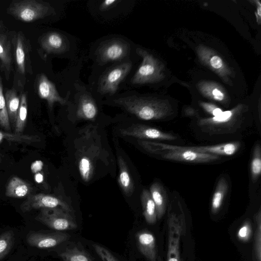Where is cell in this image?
Masks as SVG:
<instances>
[{
    "label": "cell",
    "instance_id": "obj_1",
    "mask_svg": "<svg viewBox=\"0 0 261 261\" xmlns=\"http://www.w3.org/2000/svg\"><path fill=\"white\" fill-rule=\"evenodd\" d=\"M138 142L146 151L169 161L205 163L215 162L220 159L218 155L194 151L187 146L170 145L144 140H139Z\"/></svg>",
    "mask_w": 261,
    "mask_h": 261
},
{
    "label": "cell",
    "instance_id": "obj_2",
    "mask_svg": "<svg viewBox=\"0 0 261 261\" xmlns=\"http://www.w3.org/2000/svg\"><path fill=\"white\" fill-rule=\"evenodd\" d=\"M114 102L144 120L163 119L169 113L168 107L165 103L146 97L132 95L115 99Z\"/></svg>",
    "mask_w": 261,
    "mask_h": 261
},
{
    "label": "cell",
    "instance_id": "obj_3",
    "mask_svg": "<svg viewBox=\"0 0 261 261\" xmlns=\"http://www.w3.org/2000/svg\"><path fill=\"white\" fill-rule=\"evenodd\" d=\"M241 108L223 111L217 116L201 118L198 125L204 133L211 135L233 133L240 128Z\"/></svg>",
    "mask_w": 261,
    "mask_h": 261
},
{
    "label": "cell",
    "instance_id": "obj_4",
    "mask_svg": "<svg viewBox=\"0 0 261 261\" xmlns=\"http://www.w3.org/2000/svg\"><path fill=\"white\" fill-rule=\"evenodd\" d=\"M8 13L21 21L30 22L45 17L53 13L48 3L36 0L13 2L8 8Z\"/></svg>",
    "mask_w": 261,
    "mask_h": 261
},
{
    "label": "cell",
    "instance_id": "obj_5",
    "mask_svg": "<svg viewBox=\"0 0 261 261\" xmlns=\"http://www.w3.org/2000/svg\"><path fill=\"white\" fill-rule=\"evenodd\" d=\"M35 219L58 231L75 229L77 226L70 213L60 207L41 209Z\"/></svg>",
    "mask_w": 261,
    "mask_h": 261
},
{
    "label": "cell",
    "instance_id": "obj_6",
    "mask_svg": "<svg viewBox=\"0 0 261 261\" xmlns=\"http://www.w3.org/2000/svg\"><path fill=\"white\" fill-rule=\"evenodd\" d=\"M131 62H123L108 70L99 79L98 91L102 94L114 95L120 84L130 72Z\"/></svg>",
    "mask_w": 261,
    "mask_h": 261
},
{
    "label": "cell",
    "instance_id": "obj_7",
    "mask_svg": "<svg viewBox=\"0 0 261 261\" xmlns=\"http://www.w3.org/2000/svg\"><path fill=\"white\" fill-rule=\"evenodd\" d=\"M129 44L121 38H113L102 42L96 51L100 63L117 61L127 56L130 53Z\"/></svg>",
    "mask_w": 261,
    "mask_h": 261
},
{
    "label": "cell",
    "instance_id": "obj_8",
    "mask_svg": "<svg viewBox=\"0 0 261 261\" xmlns=\"http://www.w3.org/2000/svg\"><path fill=\"white\" fill-rule=\"evenodd\" d=\"M138 55L142 58V62L131 79L134 85H140L156 81L160 77V67L156 60L146 50L138 48Z\"/></svg>",
    "mask_w": 261,
    "mask_h": 261
},
{
    "label": "cell",
    "instance_id": "obj_9",
    "mask_svg": "<svg viewBox=\"0 0 261 261\" xmlns=\"http://www.w3.org/2000/svg\"><path fill=\"white\" fill-rule=\"evenodd\" d=\"M57 207L70 213L72 211L69 205L61 199L42 193L30 194L20 205V209L24 213L34 210Z\"/></svg>",
    "mask_w": 261,
    "mask_h": 261
},
{
    "label": "cell",
    "instance_id": "obj_10",
    "mask_svg": "<svg viewBox=\"0 0 261 261\" xmlns=\"http://www.w3.org/2000/svg\"><path fill=\"white\" fill-rule=\"evenodd\" d=\"M120 132L124 136L134 137L140 140L171 141L177 138L176 136L171 133L141 124H133L120 129Z\"/></svg>",
    "mask_w": 261,
    "mask_h": 261
},
{
    "label": "cell",
    "instance_id": "obj_11",
    "mask_svg": "<svg viewBox=\"0 0 261 261\" xmlns=\"http://www.w3.org/2000/svg\"><path fill=\"white\" fill-rule=\"evenodd\" d=\"M70 237L68 234L61 232L45 233L30 231L27 236L26 240L31 246L38 248H48L60 244Z\"/></svg>",
    "mask_w": 261,
    "mask_h": 261
},
{
    "label": "cell",
    "instance_id": "obj_12",
    "mask_svg": "<svg viewBox=\"0 0 261 261\" xmlns=\"http://www.w3.org/2000/svg\"><path fill=\"white\" fill-rule=\"evenodd\" d=\"M37 91L39 97L47 101L50 109L56 102L62 105L66 103V99L60 95L55 85L44 74H40L38 79Z\"/></svg>",
    "mask_w": 261,
    "mask_h": 261
},
{
    "label": "cell",
    "instance_id": "obj_13",
    "mask_svg": "<svg viewBox=\"0 0 261 261\" xmlns=\"http://www.w3.org/2000/svg\"><path fill=\"white\" fill-rule=\"evenodd\" d=\"M41 47L48 54H61L67 49V40L59 33L49 32L44 35L40 41Z\"/></svg>",
    "mask_w": 261,
    "mask_h": 261
},
{
    "label": "cell",
    "instance_id": "obj_14",
    "mask_svg": "<svg viewBox=\"0 0 261 261\" xmlns=\"http://www.w3.org/2000/svg\"><path fill=\"white\" fill-rule=\"evenodd\" d=\"M239 142H229L215 145L191 146L190 149L198 152L210 153L217 155H232L239 150Z\"/></svg>",
    "mask_w": 261,
    "mask_h": 261
},
{
    "label": "cell",
    "instance_id": "obj_15",
    "mask_svg": "<svg viewBox=\"0 0 261 261\" xmlns=\"http://www.w3.org/2000/svg\"><path fill=\"white\" fill-rule=\"evenodd\" d=\"M136 238L140 252L150 261H155V241L153 234L145 231H140L137 233Z\"/></svg>",
    "mask_w": 261,
    "mask_h": 261
},
{
    "label": "cell",
    "instance_id": "obj_16",
    "mask_svg": "<svg viewBox=\"0 0 261 261\" xmlns=\"http://www.w3.org/2000/svg\"><path fill=\"white\" fill-rule=\"evenodd\" d=\"M97 112V107L93 98L87 94L82 95L78 102L77 117L81 119L93 120Z\"/></svg>",
    "mask_w": 261,
    "mask_h": 261
},
{
    "label": "cell",
    "instance_id": "obj_17",
    "mask_svg": "<svg viewBox=\"0 0 261 261\" xmlns=\"http://www.w3.org/2000/svg\"><path fill=\"white\" fill-rule=\"evenodd\" d=\"M32 191L31 185L17 176L12 177L9 181L5 194L7 197L21 198L30 195Z\"/></svg>",
    "mask_w": 261,
    "mask_h": 261
},
{
    "label": "cell",
    "instance_id": "obj_18",
    "mask_svg": "<svg viewBox=\"0 0 261 261\" xmlns=\"http://www.w3.org/2000/svg\"><path fill=\"white\" fill-rule=\"evenodd\" d=\"M10 42L5 35H0V61L7 80L10 77L12 68Z\"/></svg>",
    "mask_w": 261,
    "mask_h": 261
},
{
    "label": "cell",
    "instance_id": "obj_19",
    "mask_svg": "<svg viewBox=\"0 0 261 261\" xmlns=\"http://www.w3.org/2000/svg\"><path fill=\"white\" fill-rule=\"evenodd\" d=\"M15 58L17 70L19 73L25 74L27 67V48L24 38L19 32L14 39Z\"/></svg>",
    "mask_w": 261,
    "mask_h": 261
},
{
    "label": "cell",
    "instance_id": "obj_20",
    "mask_svg": "<svg viewBox=\"0 0 261 261\" xmlns=\"http://www.w3.org/2000/svg\"><path fill=\"white\" fill-rule=\"evenodd\" d=\"M119 166L118 183L123 193L127 196H130L134 190V184L126 162L121 156L118 157Z\"/></svg>",
    "mask_w": 261,
    "mask_h": 261
},
{
    "label": "cell",
    "instance_id": "obj_21",
    "mask_svg": "<svg viewBox=\"0 0 261 261\" xmlns=\"http://www.w3.org/2000/svg\"><path fill=\"white\" fill-rule=\"evenodd\" d=\"M149 192L155 205L157 218H161L164 214L166 209V191L160 183L154 182L150 186Z\"/></svg>",
    "mask_w": 261,
    "mask_h": 261
},
{
    "label": "cell",
    "instance_id": "obj_22",
    "mask_svg": "<svg viewBox=\"0 0 261 261\" xmlns=\"http://www.w3.org/2000/svg\"><path fill=\"white\" fill-rule=\"evenodd\" d=\"M4 96L11 127L14 129L20 99L14 89L7 90Z\"/></svg>",
    "mask_w": 261,
    "mask_h": 261
},
{
    "label": "cell",
    "instance_id": "obj_23",
    "mask_svg": "<svg viewBox=\"0 0 261 261\" xmlns=\"http://www.w3.org/2000/svg\"><path fill=\"white\" fill-rule=\"evenodd\" d=\"M143 215L146 222L153 224L156 220V212L155 204L151 198L149 191L143 190L141 196Z\"/></svg>",
    "mask_w": 261,
    "mask_h": 261
},
{
    "label": "cell",
    "instance_id": "obj_24",
    "mask_svg": "<svg viewBox=\"0 0 261 261\" xmlns=\"http://www.w3.org/2000/svg\"><path fill=\"white\" fill-rule=\"evenodd\" d=\"M228 188V182L226 178L224 177L220 178L212 199L211 210L213 213L217 212L221 207Z\"/></svg>",
    "mask_w": 261,
    "mask_h": 261
},
{
    "label": "cell",
    "instance_id": "obj_25",
    "mask_svg": "<svg viewBox=\"0 0 261 261\" xmlns=\"http://www.w3.org/2000/svg\"><path fill=\"white\" fill-rule=\"evenodd\" d=\"M5 140L11 142L30 144L40 141V139L39 136L36 135L8 133L0 130V144Z\"/></svg>",
    "mask_w": 261,
    "mask_h": 261
},
{
    "label": "cell",
    "instance_id": "obj_26",
    "mask_svg": "<svg viewBox=\"0 0 261 261\" xmlns=\"http://www.w3.org/2000/svg\"><path fill=\"white\" fill-rule=\"evenodd\" d=\"M59 255L64 261H93L87 252L76 246L67 248Z\"/></svg>",
    "mask_w": 261,
    "mask_h": 261
},
{
    "label": "cell",
    "instance_id": "obj_27",
    "mask_svg": "<svg viewBox=\"0 0 261 261\" xmlns=\"http://www.w3.org/2000/svg\"><path fill=\"white\" fill-rule=\"evenodd\" d=\"M28 114V104L27 96L25 93L21 94L19 108L18 109L14 133L22 134L25 126Z\"/></svg>",
    "mask_w": 261,
    "mask_h": 261
},
{
    "label": "cell",
    "instance_id": "obj_28",
    "mask_svg": "<svg viewBox=\"0 0 261 261\" xmlns=\"http://www.w3.org/2000/svg\"><path fill=\"white\" fill-rule=\"evenodd\" d=\"M261 173V147L259 143L254 147L250 163V174L252 180L256 181Z\"/></svg>",
    "mask_w": 261,
    "mask_h": 261
},
{
    "label": "cell",
    "instance_id": "obj_29",
    "mask_svg": "<svg viewBox=\"0 0 261 261\" xmlns=\"http://www.w3.org/2000/svg\"><path fill=\"white\" fill-rule=\"evenodd\" d=\"M14 243V233L12 230L4 232L0 235V260L10 251Z\"/></svg>",
    "mask_w": 261,
    "mask_h": 261
},
{
    "label": "cell",
    "instance_id": "obj_30",
    "mask_svg": "<svg viewBox=\"0 0 261 261\" xmlns=\"http://www.w3.org/2000/svg\"><path fill=\"white\" fill-rule=\"evenodd\" d=\"M0 125L6 130H11V125L6 105V100L3 93V86L2 78L0 76Z\"/></svg>",
    "mask_w": 261,
    "mask_h": 261
},
{
    "label": "cell",
    "instance_id": "obj_31",
    "mask_svg": "<svg viewBox=\"0 0 261 261\" xmlns=\"http://www.w3.org/2000/svg\"><path fill=\"white\" fill-rule=\"evenodd\" d=\"M79 169L81 177L86 182L88 181L93 172V165L87 156L81 158L79 162Z\"/></svg>",
    "mask_w": 261,
    "mask_h": 261
},
{
    "label": "cell",
    "instance_id": "obj_32",
    "mask_svg": "<svg viewBox=\"0 0 261 261\" xmlns=\"http://www.w3.org/2000/svg\"><path fill=\"white\" fill-rule=\"evenodd\" d=\"M43 164L41 161L37 160L34 162L31 166L32 173L34 174L35 182L41 184L44 181V176L42 172Z\"/></svg>",
    "mask_w": 261,
    "mask_h": 261
},
{
    "label": "cell",
    "instance_id": "obj_33",
    "mask_svg": "<svg viewBox=\"0 0 261 261\" xmlns=\"http://www.w3.org/2000/svg\"><path fill=\"white\" fill-rule=\"evenodd\" d=\"M93 247L102 261H119L109 250L97 244H93Z\"/></svg>",
    "mask_w": 261,
    "mask_h": 261
},
{
    "label": "cell",
    "instance_id": "obj_34",
    "mask_svg": "<svg viewBox=\"0 0 261 261\" xmlns=\"http://www.w3.org/2000/svg\"><path fill=\"white\" fill-rule=\"evenodd\" d=\"M200 106L207 113L213 117L219 115L223 112L221 109L213 104L201 102Z\"/></svg>",
    "mask_w": 261,
    "mask_h": 261
},
{
    "label": "cell",
    "instance_id": "obj_35",
    "mask_svg": "<svg viewBox=\"0 0 261 261\" xmlns=\"http://www.w3.org/2000/svg\"><path fill=\"white\" fill-rule=\"evenodd\" d=\"M251 234V228L248 223L243 225L239 230L238 236L239 238L243 241L247 240Z\"/></svg>",
    "mask_w": 261,
    "mask_h": 261
},
{
    "label": "cell",
    "instance_id": "obj_36",
    "mask_svg": "<svg viewBox=\"0 0 261 261\" xmlns=\"http://www.w3.org/2000/svg\"><path fill=\"white\" fill-rule=\"evenodd\" d=\"M210 64L215 69L220 70L224 68L222 59L217 55H214L210 59Z\"/></svg>",
    "mask_w": 261,
    "mask_h": 261
},
{
    "label": "cell",
    "instance_id": "obj_37",
    "mask_svg": "<svg viewBox=\"0 0 261 261\" xmlns=\"http://www.w3.org/2000/svg\"><path fill=\"white\" fill-rule=\"evenodd\" d=\"M210 97H212L215 100L222 101L225 98L224 93L220 89L214 87L213 89H210Z\"/></svg>",
    "mask_w": 261,
    "mask_h": 261
},
{
    "label": "cell",
    "instance_id": "obj_38",
    "mask_svg": "<svg viewBox=\"0 0 261 261\" xmlns=\"http://www.w3.org/2000/svg\"><path fill=\"white\" fill-rule=\"evenodd\" d=\"M258 228L256 240V250L258 261H260V217L258 219Z\"/></svg>",
    "mask_w": 261,
    "mask_h": 261
},
{
    "label": "cell",
    "instance_id": "obj_39",
    "mask_svg": "<svg viewBox=\"0 0 261 261\" xmlns=\"http://www.w3.org/2000/svg\"><path fill=\"white\" fill-rule=\"evenodd\" d=\"M119 2L117 0H106L101 3L99 9L101 11L107 10Z\"/></svg>",
    "mask_w": 261,
    "mask_h": 261
},
{
    "label": "cell",
    "instance_id": "obj_40",
    "mask_svg": "<svg viewBox=\"0 0 261 261\" xmlns=\"http://www.w3.org/2000/svg\"><path fill=\"white\" fill-rule=\"evenodd\" d=\"M185 113L187 116H193L195 113L194 111L192 109L186 110Z\"/></svg>",
    "mask_w": 261,
    "mask_h": 261
},
{
    "label": "cell",
    "instance_id": "obj_41",
    "mask_svg": "<svg viewBox=\"0 0 261 261\" xmlns=\"http://www.w3.org/2000/svg\"><path fill=\"white\" fill-rule=\"evenodd\" d=\"M168 261H178V259L176 258H174V257H171L170 258Z\"/></svg>",
    "mask_w": 261,
    "mask_h": 261
},
{
    "label": "cell",
    "instance_id": "obj_42",
    "mask_svg": "<svg viewBox=\"0 0 261 261\" xmlns=\"http://www.w3.org/2000/svg\"><path fill=\"white\" fill-rule=\"evenodd\" d=\"M1 161H2V155H1V154L0 153V164L1 163Z\"/></svg>",
    "mask_w": 261,
    "mask_h": 261
}]
</instances>
